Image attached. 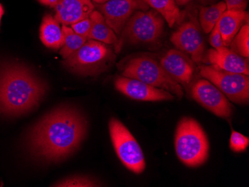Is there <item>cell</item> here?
<instances>
[{
	"mask_svg": "<svg viewBox=\"0 0 249 187\" xmlns=\"http://www.w3.org/2000/svg\"><path fill=\"white\" fill-rule=\"evenodd\" d=\"M86 132V119L82 114L72 107H61L34 126L28 138L29 148L37 157L59 161L79 147Z\"/></svg>",
	"mask_w": 249,
	"mask_h": 187,
	"instance_id": "obj_1",
	"label": "cell"
},
{
	"mask_svg": "<svg viewBox=\"0 0 249 187\" xmlns=\"http://www.w3.org/2000/svg\"><path fill=\"white\" fill-rule=\"evenodd\" d=\"M46 86L30 69L19 64L0 68V114L22 115L38 106Z\"/></svg>",
	"mask_w": 249,
	"mask_h": 187,
	"instance_id": "obj_2",
	"label": "cell"
},
{
	"mask_svg": "<svg viewBox=\"0 0 249 187\" xmlns=\"http://www.w3.org/2000/svg\"><path fill=\"white\" fill-rule=\"evenodd\" d=\"M175 147L179 160L189 167H199L208 160V136L196 120L181 119L176 129Z\"/></svg>",
	"mask_w": 249,
	"mask_h": 187,
	"instance_id": "obj_3",
	"label": "cell"
},
{
	"mask_svg": "<svg viewBox=\"0 0 249 187\" xmlns=\"http://www.w3.org/2000/svg\"><path fill=\"white\" fill-rule=\"evenodd\" d=\"M115 59V54L106 43L88 40L79 50L65 58L62 64L72 73L95 75L104 72Z\"/></svg>",
	"mask_w": 249,
	"mask_h": 187,
	"instance_id": "obj_4",
	"label": "cell"
},
{
	"mask_svg": "<svg viewBox=\"0 0 249 187\" xmlns=\"http://www.w3.org/2000/svg\"><path fill=\"white\" fill-rule=\"evenodd\" d=\"M123 75L137 79L173 93L179 98L184 96L182 86L166 72L161 64L148 56L137 57L124 66Z\"/></svg>",
	"mask_w": 249,
	"mask_h": 187,
	"instance_id": "obj_5",
	"label": "cell"
},
{
	"mask_svg": "<svg viewBox=\"0 0 249 187\" xmlns=\"http://www.w3.org/2000/svg\"><path fill=\"white\" fill-rule=\"evenodd\" d=\"M109 131L116 153L124 167L135 174L143 172L145 169L143 152L128 128L120 120L112 118L109 122Z\"/></svg>",
	"mask_w": 249,
	"mask_h": 187,
	"instance_id": "obj_6",
	"label": "cell"
},
{
	"mask_svg": "<svg viewBox=\"0 0 249 187\" xmlns=\"http://www.w3.org/2000/svg\"><path fill=\"white\" fill-rule=\"evenodd\" d=\"M199 69L200 75L216 86L231 101L237 104L249 102V75L226 72L212 65H201Z\"/></svg>",
	"mask_w": 249,
	"mask_h": 187,
	"instance_id": "obj_7",
	"label": "cell"
},
{
	"mask_svg": "<svg viewBox=\"0 0 249 187\" xmlns=\"http://www.w3.org/2000/svg\"><path fill=\"white\" fill-rule=\"evenodd\" d=\"M164 20L155 11H137L124 26L122 37L131 43H153L163 33Z\"/></svg>",
	"mask_w": 249,
	"mask_h": 187,
	"instance_id": "obj_8",
	"label": "cell"
},
{
	"mask_svg": "<svg viewBox=\"0 0 249 187\" xmlns=\"http://www.w3.org/2000/svg\"><path fill=\"white\" fill-rule=\"evenodd\" d=\"M95 7L103 15L107 25L120 35L134 12L149 9L143 0H110Z\"/></svg>",
	"mask_w": 249,
	"mask_h": 187,
	"instance_id": "obj_9",
	"label": "cell"
},
{
	"mask_svg": "<svg viewBox=\"0 0 249 187\" xmlns=\"http://www.w3.org/2000/svg\"><path fill=\"white\" fill-rule=\"evenodd\" d=\"M192 96L198 104L217 117L229 118L231 115V104L227 97L207 79H201L194 84Z\"/></svg>",
	"mask_w": 249,
	"mask_h": 187,
	"instance_id": "obj_10",
	"label": "cell"
},
{
	"mask_svg": "<svg viewBox=\"0 0 249 187\" xmlns=\"http://www.w3.org/2000/svg\"><path fill=\"white\" fill-rule=\"evenodd\" d=\"M173 45L182 52L190 54L194 62L201 63L204 56L205 43L195 23L189 21L181 25L170 37Z\"/></svg>",
	"mask_w": 249,
	"mask_h": 187,
	"instance_id": "obj_11",
	"label": "cell"
},
{
	"mask_svg": "<svg viewBox=\"0 0 249 187\" xmlns=\"http://www.w3.org/2000/svg\"><path fill=\"white\" fill-rule=\"evenodd\" d=\"M114 85L118 91L134 100L160 102L174 99L173 95L166 90L127 77H118L116 79Z\"/></svg>",
	"mask_w": 249,
	"mask_h": 187,
	"instance_id": "obj_12",
	"label": "cell"
},
{
	"mask_svg": "<svg viewBox=\"0 0 249 187\" xmlns=\"http://www.w3.org/2000/svg\"><path fill=\"white\" fill-rule=\"evenodd\" d=\"M163 69L180 85H188L194 76V65L182 51L170 50L160 60Z\"/></svg>",
	"mask_w": 249,
	"mask_h": 187,
	"instance_id": "obj_13",
	"label": "cell"
},
{
	"mask_svg": "<svg viewBox=\"0 0 249 187\" xmlns=\"http://www.w3.org/2000/svg\"><path fill=\"white\" fill-rule=\"evenodd\" d=\"M54 18L63 26L74 24L89 17L95 5L90 0H60L54 7Z\"/></svg>",
	"mask_w": 249,
	"mask_h": 187,
	"instance_id": "obj_14",
	"label": "cell"
},
{
	"mask_svg": "<svg viewBox=\"0 0 249 187\" xmlns=\"http://www.w3.org/2000/svg\"><path fill=\"white\" fill-rule=\"evenodd\" d=\"M208 61L211 65L218 69L233 73L249 75V64L248 59L240 56L227 47L208 51Z\"/></svg>",
	"mask_w": 249,
	"mask_h": 187,
	"instance_id": "obj_15",
	"label": "cell"
},
{
	"mask_svg": "<svg viewBox=\"0 0 249 187\" xmlns=\"http://www.w3.org/2000/svg\"><path fill=\"white\" fill-rule=\"evenodd\" d=\"M249 15L245 10H226L218 22L219 32L225 47H229Z\"/></svg>",
	"mask_w": 249,
	"mask_h": 187,
	"instance_id": "obj_16",
	"label": "cell"
},
{
	"mask_svg": "<svg viewBox=\"0 0 249 187\" xmlns=\"http://www.w3.org/2000/svg\"><path fill=\"white\" fill-rule=\"evenodd\" d=\"M89 18L91 20V29L88 40H95L106 44H114L116 52H120L122 45L117 34L106 23L104 17L99 11H93Z\"/></svg>",
	"mask_w": 249,
	"mask_h": 187,
	"instance_id": "obj_17",
	"label": "cell"
},
{
	"mask_svg": "<svg viewBox=\"0 0 249 187\" xmlns=\"http://www.w3.org/2000/svg\"><path fill=\"white\" fill-rule=\"evenodd\" d=\"M40 38L48 48L61 49L64 45V34L62 26L51 15H45L40 29Z\"/></svg>",
	"mask_w": 249,
	"mask_h": 187,
	"instance_id": "obj_18",
	"label": "cell"
},
{
	"mask_svg": "<svg viewBox=\"0 0 249 187\" xmlns=\"http://www.w3.org/2000/svg\"><path fill=\"white\" fill-rule=\"evenodd\" d=\"M167 22L169 27L179 23L182 18L176 0H143Z\"/></svg>",
	"mask_w": 249,
	"mask_h": 187,
	"instance_id": "obj_19",
	"label": "cell"
},
{
	"mask_svg": "<svg viewBox=\"0 0 249 187\" xmlns=\"http://www.w3.org/2000/svg\"><path fill=\"white\" fill-rule=\"evenodd\" d=\"M227 10L225 2H219L209 7H201L199 22L203 31L208 34L219 22L222 14Z\"/></svg>",
	"mask_w": 249,
	"mask_h": 187,
	"instance_id": "obj_20",
	"label": "cell"
},
{
	"mask_svg": "<svg viewBox=\"0 0 249 187\" xmlns=\"http://www.w3.org/2000/svg\"><path fill=\"white\" fill-rule=\"evenodd\" d=\"M62 29L64 34V43L60 50V54L65 59L79 50L86 43L88 39L77 34L68 26H62Z\"/></svg>",
	"mask_w": 249,
	"mask_h": 187,
	"instance_id": "obj_21",
	"label": "cell"
},
{
	"mask_svg": "<svg viewBox=\"0 0 249 187\" xmlns=\"http://www.w3.org/2000/svg\"><path fill=\"white\" fill-rule=\"evenodd\" d=\"M231 50L243 58L249 57V26L245 24L240 28L230 44Z\"/></svg>",
	"mask_w": 249,
	"mask_h": 187,
	"instance_id": "obj_22",
	"label": "cell"
},
{
	"mask_svg": "<svg viewBox=\"0 0 249 187\" xmlns=\"http://www.w3.org/2000/svg\"><path fill=\"white\" fill-rule=\"evenodd\" d=\"M249 146V139L238 131L232 130L230 139V148L233 152H245Z\"/></svg>",
	"mask_w": 249,
	"mask_h": 187,
	"instance_id": "obj_23",
	"label": "cell"
},
{
	"mask_svg": "<svg viewBox=\"0 0 249 187\" xmlns=\"http://www.w3.org/2000/svg\"><path fill=\"white\" fill-rule=\"evenodd\" d=\"M54 187H98L96 183L92 181L89 178H83V177H75L71 179H67L62 182L56 184Z\"/></svg>",
	"mask_w": 249,
	"mask_h": 187,
	"instance_id": "obj_24",
	"label": "cell"
},
{
	"mask_svg": "<svg viewBox=\"0 0 249 187\" xmlns=\"http://www.w3.org/2000/svg\"><path fill=\"white\" fill-rule=\"evenodd\" d=\"M91 26V20L89 17L85 18V19H82V20L71 25V29L78 35L85 37L88 40Z\"/></svg>",
	"mask_w": 249,
	"mask_h": 187,
	"instance_id": "obj_25",
	"label": "cell"
},
{
	"mask_svg": "<svg viewBox=\"0 0 249 187\" xmlns=\"http://www.w3.org/2000/svg\"><path fill=\"white\" fill-rule=\"evenodd\" d=\"M211 37H210V43L212 46L213 48L215 50L222 48L225 47L223 40H222V35H221L220 32H219V26L218 23L216 26H214L213 30L211 31Z\"/></svg>",
	"mask_w": 249,
	"mask_h": 187,
	"instance_id": "obj_26",
	"label": "cell"
},
{
	"mask_svg": "<svg viewBox=\"0 0 249 187\" xmlns=\"http://www.w3.org/2000/svg\"><path fill=\"white\" fill-rule=\"evenodd\" d=\"M228 10H246L247 0H225Z\"/></svg>",
	"mask_w": 249,
	"mask_h": 187,
	"instance_id": "obj_27",
	"label": "cell"
},
{
	"mask_svg": "<svg viewBox=\"0 0 249 187\" xmlns=\"http://www.w3.org/2000/svg\"><path fill=\"white\" fill-rule=\"evenodd\" d=\"M38 1L43 5L50 7V8H54L60 2V0H38Z\"/></svg>",
	"mask_w": 249,
	"mask_h": 187,
	"instance_id": "obj_28",
	"label": "cell"
},
{
	"mask_svg": "<svg viewBox=\"0 0 249 187\" xmlns=\"http://www.w3.org/2000/svg\"><path fill=\"white\" fill-rule=\"evenodd\" d=\"M191 1L193 0H176V2L178 5H185Z\"/></svg>",
	"mask_w": 249,
	"mask_h": 187,
	"instance_id": "obj_29",
	"label": "cell"
},
{
	"mask_svg": "<svg viewBox=\"0 0 249 187\" xmlns=\"http://www.w3.org/2000/svg\"><path fill=\"white\" fill-rule=\"evenodd\" d=\"M5 11H4L3 7L0 4V25H1V20H2V16H3Z\"/></svg>",
	"mask_w": 249,
	"mask_h": 187,
	"instance_id": "obj_30",
	"label": "cell"
},
{
	"mask_svg": "<svg viewBox=\"0 0 249 187\" xmlns=\"http://www.w3.org/2000/svg\"><path fill=\"white\" fill-rule=\"evenodd\" d=\"M199 1L201 3L204 4V5H208V4L215 2L216 0H199Z\"/></svg>",
	"mask_w": 249,
	"mask_h": 187,
	"instance_id": "obj_31",
	"label": "cell"
},
{
	"mask_svg": "<svg viewBox=\"0 0 249 187\" xmlns=\"http://www.w3.org/2000/svg\"><path fill=\"white\" fill-rule=\"evenodd\" d=\"M93 1L96 2V4H103L107 2V1H110V0H93Z\"/></svg>",
	"mask_w": 249,
	"mask_h": 187,
	"instance_id": "obj_32",
	"label": "cell"
}]
</instances>
